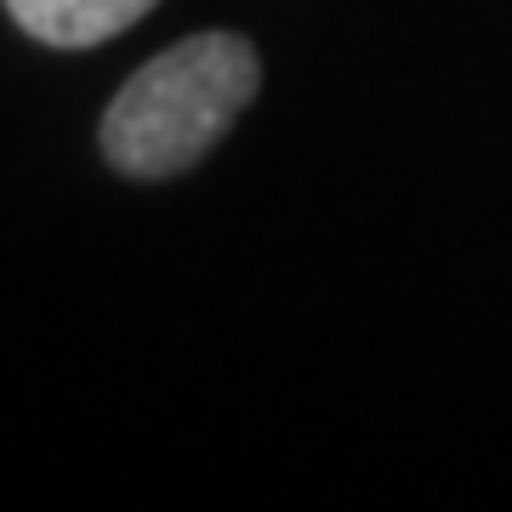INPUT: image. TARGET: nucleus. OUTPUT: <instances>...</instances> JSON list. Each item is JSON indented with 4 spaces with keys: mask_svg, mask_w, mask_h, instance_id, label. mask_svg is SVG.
<instances>
[{
    "mask_svg": "<svg viewBox=\"0 0 512 512\" xmlns=\"http://www.w3.org/2000/svg\"><path fill=\"white\" fill-rule=\"evenodd\" d=\"M262 86V57L234 29H205L148 57L97 120L103 160L131 183L183 177L234 131Z\"/></svg>",
    "mask_w": 512,
    "mask_h": 512,
    "instance_id": "nucleus-1",
    "label": "nucleus"
},
{
    "mask_svg": "<svg viewBox=\"0 0 512 512\" xmlns=\"http://www.w3.org/2000/svg\"><path fill=\"white\" fill-rule=\"evenodd\" d=\"M160 0H6V12L29 40L57 46V52H86L103 40L126 35L131 23H143Z\"/></svg>",
    "mask_w": 512,
    "mask_h": 512,
    "instance_id": "nucleus-2",
    "label": "nucleus"
}]
</instances>
